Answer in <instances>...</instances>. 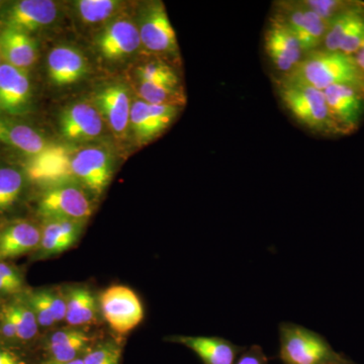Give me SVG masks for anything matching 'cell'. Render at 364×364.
I'll return each instance as SVG.
<instances>
[{
    "mask_svg": "<svg viewBox=\"0 0 364 364\" xmlns=\"http://www.w3.org/2000/svg\"><path fill=\"white\" fill-rule=\"evenodd\" d=\"M72 171L91 195L100 196L111 182L112 159L104 149L86 148L73 155Z\"/></svg>",
    "mask_w": 364,
    "mask_h": 364,
    "instance_id": "cell-15",
    "label": "cell"
},
{
    "mask_svg": "<svg viewBox=\"0 0 364 364\" xmlns=\"http://www.w3.org/2000/svg\"><path fill=\"white\" fill-rule=\"evenodd\" d=\"M0 56L6 64L26 71L37 61V43L28 33L4 28L0 32Z\"/></svg>",
    "mask_w": 364,
    "mask_h": 364,
    "instance_id": "cell-26",
    "label": "cell"
},
{
    "mask_svg": "<svg viewBox=\"0 0 364 364\" xmlns=\"http://www.w3.org/2000/svg\"><path fill=\"white\" fill-rule=\"evenodd\" d=\"M119 4L116 0H80L76 6L85 23H97L111 18Z\"/></svg>",
    "mask_w": 364,
    "mask_h": 364,
    "instance_id": "cell-32",
    "label": "cell"
},
{
    "mask_svg": "<svg viewBox=\"0 0 364 364\" xmlns=\"http://www.w3.org/2000/svg\"><path fill=\"white\" fill-rule=\"evenodd\" d=\"M168 343L182 345L193 352L203 364H236L246 346H240L219 336L169 335L163 338Z\"/></svg>",
    "mask_w": 364,
    "mask_h": 364,
    "instance_id": "cell-16",
    "label": "cell"
},
{
    "mask_svg": "<svg viewBox=\"0 0 364 364\" xmlns=\"http://www.w3.org/2000/svg\"><path fill=\"white\" fill-rule=\"evenodd\" d=\"M139 92L142 100L149 105L183 107L186 104V95L183 86L158 85V83L141 81Z\"/></svg>",
    "mask_w": 364,
    "mask_h": 364,
    "instance_id": "cell-30",
    "label": "cell"
},
{
    "mask_svg": "<svg viewBox=\"0 0 364 364\" xmlns=\"http://www.w3.org/2000/svg\"><path fill=\"white\" fill-rule=\"evenodd\" d=\"M279 333L282 364H333L341 356L324 336L303 326L282 322Z\"/></svg>",
    "mask_w": 364,
    "mask_h": 364,
    "instance_id": "cell-3",
    "label": "cell"
},
{
    "mask_svg": "<svg viewBox=\"0 0 364 364\" xmlns=\"http://www.w3.org/2000/svg\"><path fill=\"white\" fill-rule=\"evenodd\" d=\"M39 359L32 349L0 338V364H38Z\"/></svg>",
    "mask_w": 364,
    "mask_h": 364,
    "instance_id": "cell-34",
    "label": "cell"
},
{
    "mask_svg": "<svg viewBox=\"0 0 364 364\" xmlns=\"http://www.w3.org/2000/svg\"><path fill=\"white\" fill-rule=\"evenodd\" d=\"M141 43L146 49L169 58L178 56V43L162 2L150 4L144 14L140 28Z\"/></svg>",
    "mask_w": 364,
    "mask_h": 364,
    "instance_id": "cell-12",
    "label": "cell"
},
{
    "mask_svg": "<svg viewBox=\"0 0 364 364\" xmlns=\"http://www.w3.org/2000/svg\"><path fill=\"white\" fill-rule=\"evenodd\" d=\"M32 86L28 72L9 64L0 66V114L18 116L28 111Z\"/></svg>",
    "mask_w": 364,
    "mask_h": 364,
    "instance_id": "cell-19",
    "label": "cell"
},
{
    "mask_svg": "<svg viewBox=\"0 0 364 364\" xmlns=\"http://www.w3.org/2000/svg\"><path fill=\"white\" fill-rule=\"evenodd\" d=\"M263 51L274 73L273 80L291 75L306 55L289 26L273 14H270L263 33Z\"/></svg>",
    "mask_w": 364,
    "mask_h": 364,
    "instance_id": "cell-5",
    "label": "cell"
},
{
    "mask_svg": "<svg viewBox=\"0 0 364 364\" xmlns=\"http://www.w3.org/2000/svg\"><path fill=\"white\" fill-rule=\"evenodd\" d=\"M85 72V58L74 48L60 46L54 48L48 56V73L54 85H73Z\"/></svg>",
    "mask_w": 364,
    "mask_h": 364,
    "instance_id": "cell-25",
    "label": "cell"
},
{
    "mask_svg": "<svg viewBox=\"0 0 364 364\" xmlns=\"http://www.w3.org/2000/svg\"><path fill=\"white\" fill-rule=\"evenodd\" d=\"M42 230L28 220L16 219L0 227V260L32 255L39 247Z\"/></svg>",
    "mask_w": 364,
    "mask_h": 364,
    "instance_id": "cell-20",
    "label": "cell"
},
{
    "mask_svg": "<svg viewBox=\"0 0 364 364\" xmlns=\"http://www.w3.org/2000/svg\"><path fill=\"white\" fill-rule=\"evenodd\" d=\"M38 364H83V358L76 360L68 361V363H59V361H41Z\"/></svg>",
    "mask_w": 364,
    "mask_h": 364,
    "instance_id": "cell-41",
    "label": "cell"
},
{
    "mask_svg": "<svg viewBox=\"0 0 364 364\" xmlns=\"http://www.w3.org/2000/svg\"><path fill=\"white\" fill-rule=\"evenodd\" d=\"M272 14L279 16L289 26L306 54L322 48L329 23L314 13L301 0L275 1Z\"/></svg>",
    "mask_w": 364,
    "mask_h": 364,
    "instance_id": "cell-8",
    "label": "cell"
},
{
    "mask_svg": "<svg viewBox=\"0 0 364 364\" xmlns=\"http://www.w3.org/2000/svg\"><path fill=\"white\" fill-rule=\"evenodd\" d=\"M273 85L284 111L301 128L315 135L342 136L332 119L322 90L289 78L274 79Z\"/></svg>",
    "mask_w": 364,
    "mask_h": 364,
    "instance_id": "cell-1",
    "label": "cell"
},
{
    "mask_svg": "<svg viewBox=\"0 0 364 364\" xmlns=\"http://www.w3.org/2000/svg\"><path fill=\"white\" fill-rule=\"evenodd\" d=\"M97 104L112 130L123 135L130 124L132 109L127 88L122 85L107 86L98 93Z\"/></svg>",
    "mask_w": 364,
    "mask_h": 364,
    "instance_id": "cell-24",
    "label": "cell"
},
{
    "mask_svg": "<svg viewBox=\"0 0 364 364\" xmlns=\"http://www.w3.org/2000/svg\"><path fill=\"white\" fill-rule=\"evenodd\" d=\"M364 42V1L358 0L350 9L330 21L322 49L353 57Z\"/></svg>",
    "mask_w": 364,
    "mask_h": 364,
    "instance_id": "cell-9",
    "label": "cell"
},
{
    "mask_svg": "<svg viewBox=\"0 0 364 364\" xmlns=\"http://www.w3.org/2000/svg\"><path fill=\"white\" fill-rule=\"evenodd\" d=\"M72 159L73 156L68 148L52 145L28 160L25 173L28 181L47 188L68 183L75 178L72 171Z\"/></svg>",
    "mask_w": 364,
    "mask_h": 364,
    "instance_id": "cell-11",
    "label": "cell"
},
{
    "mask_svg": "<svg viewBox=\"0 0 364 364\" xmlns=\"http://www.w3.org/2000/svg\"><path fill=\"white\" fill-rule=\"evenodd\" d=\"M26 296L28 303H30L31 306H32L43 334H44L45 332L54 329V328L59 327L54 317H53L49 306H47L45 299H43L39 289H26Z\"/></svg>",
    "mask_w": 364,
    "mask_h": 364,
    "instance_id": "cell-35",
    "label": "cell"
},
{
    "mask_svg": "<svg viewBox=\"0 0 364 364\" xmlns=\"http://www.w3.org/2000/svg\"><path fill=\"white\" fill-rule=\"evenodd\" d=\"M1 64H2V58H1V56H0V66H1Z\"/></svg>",
    "mask_w": 364,
    "mask_h": 364,
    "instance_id": "cell-43",
    "label": "cell"
},
{
    "mask_svg": "<svg viewBox=\"0 0 364 364\" xmlns=\"http://www.w3.org/2000/svg\"><path fill=\"white\" fill-rule=\"evenodd\" d=\"M102 318L109 330L126 337L139 327L145 318V309L140 296L131 287L112 284L100 294Z\"/></svg>",
    "mask_w": 364,
    "mask_h": 364,
    "instance_id": "cell-6",
    "label": "cell"
},
{
    "mask_svg": "<svg viewBox=\"0 0 364 364\" xmlns=\"http://www.w3.org/2000/svg\"><path fill=\"white\" fill-rule=\"evenodd\" d=\"M18 294L20 293H18L16 289L4 277L0 275V299H7Z\"/></svg>",
    "mask_w": 364,
    "mask_h": 364,
    "instance_id": "cell-39",
    "label": "cell"
},
{
    "mask_svg": "<svg viewBox=\"0 0 364 364\" xmlns=\"http://www.w3.org/2000/svg\"><path fill=\"white\" fill-rule=\"evenodd\" d=\"M325 90L333 85H353L364 91V80L353 57L328 50H315L304 57L298 68L287 77Z\"/></svg>",
    "mask_w": 364,
    "mask_h": 364,
    "instance_id": "cell-2",
    "label": "cell"
},
{
    "mask_svg": "<svg viewBox=\"0 0 364 364\" xmlns=\"http://www.w3.org/2000/svg\"><path fill=\"white\" fill-rule=\"evenodd\" d=\"M0 275L11 284L18 293H23L28 289L26 286L25 277L21 268L11 264V261L0 260Z\"/></svg>",
    "mask_w": 364,
    "mask_h": 364,
    "instance_id": "cell-37",
    "label": "cell"
},
{
    "mask_svg": "<svg viewBox=\"0 0 364 364\" xmlns=\"http://www.w3.org/2000/svg\"><path fill=\"white\" fill-rule=\"evenodd\" d=\"M66 301L65 325L75 328H100L104 326L100 294L88 284H64Z\"/></svg>",
    "mask_w": 364,
    "mask_h": 364,
    "instance_id": "cell-14",
    "label": "cell"
},
{
    "mask_svg": "<svg viewBox=\"0 0 364 364\" xmlns=\"http://www.w3.org/2000/svg\"><path fill=\"white\" fill-rule=\"evenodd\" d=\"M181 109L173 105H149L142 100L134 102L130 117L134 133L141 142H150L171 126Z\"/></svg>",
    "mask_w": 364,
    "mask_h": 364,
    "instance_id": "cell-18",
    "label": "cell"
},
{
    "mask_svg": "<svg viewBox=\"0 0 364 364\" xmlns=\"http://www.w3.org/2000/svg\"><path fill=\"white\" fill-rule=\"evenodd\" d=\"M0 142L11 146L32 157L41 154L53 145L47 142L39 132L33 130L32 127L9 119L1 114H0Z\"/></svg>",
    "mask_w": 364,
    "mask_h": 364,
    "instance_id": "cell-27",
    "label": "cell"
},
{
    "mask_svg": "<svg viewBox=\"0 0 364 364\" xmlns=\"http://www.w3.org/2000/svg\"><path fill=\"white\" fill-rule=\"evenodd\" d=\"M141 44L139 28L127 20L111 23L98 39L100 52L105 58L111 60L124 58L133 54Z\"/></svg>",
    "mask_w": 364,
    "mask_h": 364,
    "instance_id": "cell-21",
    "label": "cell"
},
{
    "mask_svg": "<svg viewBox=\"0 0 364 364\" xmlns=\"http://www.w3.org/2000/svg\"><path fill=\"white\" fill-rule=\"evenodd\" d=\"M26 291L2 299V304L16 326L18 343L36 352V347L39 343L43 332L32 306L26 299Z\"/></svg>",
    "mask_w": 364,
    "mask_h": 364,
    "instance_id": "cell-22",
    "label": "cell"
},
{
    "mask_svg": "<svg viewBox=\"0 0 364 364\" xmlns=\"http://www.w3.org/2000/svg\"><path fill=\"white\" fill-rule=\"evenodd\" d=\"M107 331L100 328H75L63 325L45 332L36 347L41 361L68 363L82 358Z\"/></svg>",
    "mask_w": 364,
    "mask_h": 364,
    "instance_id": "cell-4",
    "label": "cell"
},
{
    "mask_svg": "<svg viewBox=\"0 0 364 364\" xmlns=\"http://www.w3.org/2000/svg\"><path fill=\"white\" fill-rule=\"evenodd\" d=\"M328 109L342 136L355 133L364 121V91L353 85H333L323 90Z\"/></svg>",
    "mask_w": 364,
    "mask_h": 364,
    "instance_id": "cell-10",
    "label": "cell"
},
{
    "mask_svg": "<svg viewBox=\"0 0 364 364\" xmlns=\"http://www.w3.org/2000/svg\"><path fill=\"white\" fill-rule=\"evenodd\" d=\"M138 77L144 82L158 83L173 86H182L181 78L176 68L168 62L156 60L139 67Z\"/></svg>",
    "mask_w": 364,
    "mask_h": 364,
    "instance_id": "cell-31",
    "label": "cell"
},
{
    "mask_svg": "<svg viewBox=\"0 0 364 364\" xmlns=\"http://www.w3.org/2000/svg\"><path fill=\"white\" fill-rule=\"evenodd\" d=\"M309 9L328 23L350 9L358 0H301Z\"/></svg>",
    "mask_w": 364,
    "mask_h": 364,
    "instance_id": "cell-33",
    "label": "cell"
},
{
    "mask_svg": "<svg viewBox=\"0 0 364 364\" xmlns=\"http://www.w3.org/2000/svg\"><path fill=\"white\" fill-rule=\"evenodd\" d=\"M58 16V7L50 0H21L11 2L0 11L4 28L30 33L51 25Z\"/></svg>",
    "mask_w": 364,
    "mask_h": 364,
    "instance_id": "cell-13",
    "label": "cell"
},
{
    "mask_svg": "<svg viewBox=\"0 0 364 364\" xmlns=\"http://www.w3.org/2000/svg\"><path fill=\"white\" fill-rule=\"evenodd\" d=\"M46 304L49 306L57 325H65L66 301L63 287H38Z\"/></svg>",
    "mask_w": 364,
    "mask_h": 364,
    "instance_id": "cell-36",
    "label": "cell"
},
{
    "mask_svg": "<svg viewBox=\"0 0 364 364\" xmlns=\"http://www.w3.org/2000/svg\"><path fill=\"white\" fill-rule=\"evenodd\" d=\"M37 212L43 221L85 223L92 215L93 203L85 189L68 182L46 189L38 200Z\"/></svg>",
    "mask_w": 364,
    "mask_h": 364,
    "instance_id": "cell-7",
    "label": "cell"
},
{
    "mask_svg": "<svg viewBox=\"0 0 364 364\" xmlns=\"http://www.w3.org/2000/svg\"><path fill=\"white\" fill-rule=\"evenodd\" d=\"M269 358L263 351L260 345L254 344L246 347L242 352L236 364H268Z\"/></svg>",
    "mask_w": 364,
    "mask_h": 364,
    "instance_id": "cell-38",
    "label": "cell"
},
{
    "mask_svg": "<svg viewBox=\"0 0 364 364\" xmlns=\"http://www.w3.org/2000/svg\"><path fill=\"white\" fill-rule=\"evenodd\" d=\"M353 59L364 80V42L361 47L359 48L358 51L354 55Z\"/></svg>",
    "mask_w": 364,
    "mask_h": 364,
    "instance_id": "cell-40",
    "label": "cell"
},
{
    "mask_svg": "<svg viewBox=\"0 0 364 364\" xmlns=\"http://www.w3.org/2000/svg\"><path fill=\"white\" fill-rule=\"evenodd\" d=\"M61 131L69 140H91L102 134V114L90 105H72L61 117Z\"/></svg>",
    "mask_w": 364,
    "mask_h": 364,
    "instance_id": "cell-23",
    "label": "cell"
},
{
    "mask_svg": "<svg viewBox=\"0 0 364 364\" xmlns=\"http://www.w3.org/2000/svg\"><path fill=\"white\" fill-rule=\"evenodd\" d=\"M85 223L67 220L43 221L39 247L31 255V260H47L70 250L77 244Z\"/></svg>",
    "mask_w": 364,
    "mask_h": 364,
    "instance_id": "cell-17",
    "label": "cell"
},
{
    "mask_svg": "<svg viewBox=\"0 0 364 364\" xmlns=\"http://www.w3.org/2000/svg\"><path fill=\"white\" fill-rule=\"evenodd\" d=\"M333 364H358L356 363H354L352 359L349 358L348 356L345 355L344 353L341 354V356H340V358L338 360L336 361V363Z\"/></svg>",
    "mask_w": 364,
    "mask_h": 364,
    "instance_id": "cell-42",
    "label": "cell"
},
{
    "mask_svg": "<svg viewBox=\"0 0 364 364\" xmlns=\"http://www.w3.org/2000/svg\"><path fill=\"white\" fill-rule=\"evenodd\" d=\"M126 337L107 331L83 356V364H122Z\"/></svg>",
    "mask_w": 364,
    "mask_h": 364,
    "instance_id": "cell-29",
    "label": "cell"
},
{
    "mask_svg": "<svg viewBox=\"0 0 364 364\" xmlns=\"http://www.w3.org/2000/svg\"><path fill=\"white\" fill-rule=\"evenodd\" d=\"M26 173L14 167H0V221L13 215L25 196Z\"/></svg>",
    "mask_w": 364,
    "mask_h": 364,
    "instance_id": "cell-28",
    "label": "cell"
}]
</instances>
